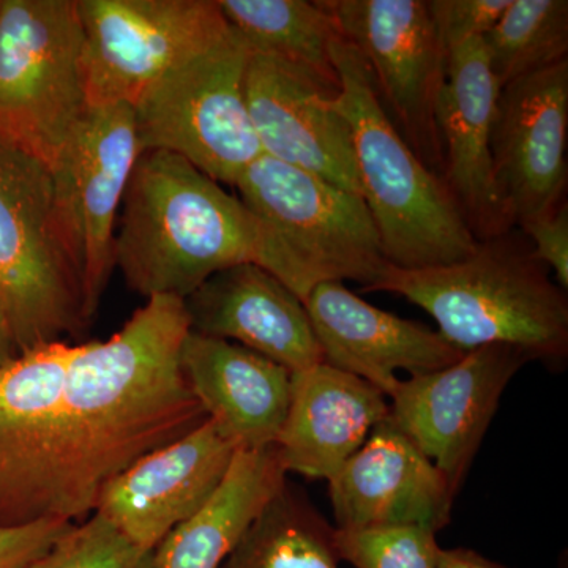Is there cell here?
Returning <instances> with one entry per match:
<instances>
[{"label": "cell", "mask_w": 568, "mask_h": 568, "mask_svg": "<svg viewBox=\"0 0 568 568\" xmlns=\"http://www.w3.org/2000/svg\"><path fill=\"white\" fill-rule=\"evenodd\" d=\"M183 298H145L106 342L78 345L41 470V519L80 523L145 455L207 420L181 368Z\"/></svg>", "instance_id": "obj_1"}, {"label": "cell", "mask_w": 568, "mask_h": 568, "mask_svg": "<svg viewBox=\"0 0 568 568\" xmlns=\"http://www.w3.org/2000/svg\"><path fill=\"white\" fill-rule=\"evenodd\" d=\"M252 215L192 163L142 152L115 226L114 268L142 297L185 298L216 272L253 263Z\"/></svg>", "instance_id": "obj_2"}, {"label": "cell", "mask_w": 568, "mask_h": 568, "mask_svg": "<svg viewBox=\"0 0 568 568\" xmlns=\"http://www.w3.org/2000/svg\"><path fill=\"white\" fill-rule=\"evenodd\" d=\"M402 295L424 308L439 334L463 353L481 346L517 347L530 361L562 365L568 355L566 290L518 230L478 242L458 263L405 271L388 265L365 293Z\"/></svg>", "instance_id": "obj_3"}, {"label": "cell", "mask_w": 568, "mask_h": 568, "mask_svg": "<svg viewBox=\"0 0 568 568\" xmlns=\"http://www.w3.org/2000/svg\"><path fill=\"white\" fill-rule=\"evenodd\" d=\"M336 106L353 132L362 200L388 265L405 271L466 260L478 242L439 174L420 162L388 118L372 74L353 44H334Z\"/></svg>", "instance_id": "obj_4"}, {"label": "cell", "mask_w": 568, "mask_h": 568, "mask_svg": "<svg viewBox=\"0 0 568 568\" xmlns=\"http://www.w3.org/2000/svg\"><path fill=\"white\" fill-rule=\"evenodd\" d=\"M234 189L253 219V264L302 302L321 283L353 280L365 293L386 274L362 197L267 155L254 160Z\"/></svg>", "instance_id": "obj_5"}, {"label": "cell", "mask_w": 568, "mask_h": 568, "mask_svg": "<svg viewBox=\"0 0 568 568\" xmlns=\"http://www.w3.org/2000/svg\"><path fill=\"white\" fill-rule=\"evenodd\" d=\"M0 304L20 354L89 324L48 164L0 138Z\"/></svg>", "instance_id": "obj_6"}, {"label": "cell", "mask_w": 568, "mask_h": 568, "mask_svg": "<svg viewBox=\"0 0 568 568\" xmlns=\"http://www.w3.org/2000/svg\"><path fill=\"white\" fill-rule=\"evenodd\" d=\"M248 59V44L230 26L153 82L133 106L141 151L173 153L234 186L263 155L246 106Z\"/></svg>", "instance_id": "obj_7"}, {"label": "cell", "mask_w": 568, "mask_h": 568, "mask_svg": "<svg viewBox=\"0 0 568 568\" xmlns=\"http://www.w3.org/2000/svg\"><path fill=\"white\" fill-rule=\"evenodd\" d=\"M78 0H0V138L51 166L88 108Z\"/></svg>", "instance_id": "obj_8"}, {"label": "cell", "mask_w": 568, "mask_h": 568, "mask_svg": "<svg viewBox=\"0 0 568 568\" xmlns=\"http://www.w3.org/2000/svg\"><path fill=\"white\" fill-rule=\"evenodd\" d=\"M133 106H88L51 164L63 244L91 323L114 271L115 226L141 156Z\"/></svg>", "instance_id": "obj_9"}, {"label": "cell", "mask_w": 568, "mask_h": 568, "mask_svg": "<svg viewBox=\"0 0 568 568\" xmlns=\"http://www.w3.org/2000/svg\"><path fill=\"white\" fill-rule=\"evenodd\" d=\"M88 106L129 104L227 28L219 0H78Z\"/></svg>", "instance_id": "obj_10"}, {"label": "cell", "mask_w": 568, "mask_h": 568, "mask_svg": "<svg viewBox=\"0 0 568 568\" xmlns=\"http://www.w3.org/2000/svg\"><path fill=\"white\" fill-rule=\"evenodd\" d=\"M339 32L364 59L377 97L420 162L443 178L437 104L447 52L426 0H323Z\"/></svg>", "instance_id": "obj_11"}, {"label": "cell", "mask_w": 568, "mask_h": 568, "mask_svg": "<svg viewBox=\"0 0 568 568\" xmlns=\"http://www.w3.org/2000/svg\"><path fill=\"white\" fill-rule=\"evenodd\" d=\"M530 357L517 347L469 351L454 365L399 381L388 420L446 477L455 496L508 383Z\"/></svg>", "instance_id": "obj_12"}, {"label": "cell", "mask_w": 568, "mask_h": 568, "mask_svg": "<svg viewBox=\"0 0 568 568\" xmlns=\"http://www.w3.org/2000/svg\"><path fill=\"white\" fill-rule=\"evenodd\" d=\"M339 89L313 71L250 51L246 106L263 155L362 197L353 132L336 106Z\"/></svg>", "instance_id": "obj_13"}, {"label": "cell", "mask_w": 568, "mask_h": 568, "mask_svg": "<svg viewBox=\"0 0 568 568\" xmlns=\"http://www.w3.org/2000/svg\"><path fill=\"white\" fill-rule=\"evenodd\" d=\"M568 61L500 89L491 130L497 186L515 227L566 203Z\"/></svg>", "instance_id": "obj_14"}, {"label": "cell", "mask_w": 568, "mask_h": 568, "mask_svg": "<svg viewBox=\"0 0 568 568\" xmlns=\"http://www.w3.org/2000/svg\"><path fill=\"white\" fill-rule=\"evenodd\" d=\"M239 448L212 420L168 444L115 477L97 504L133 544L153 551L211 500Z\"/></svg>", "instance_id": "obj_15"}, {"label": "cell", "mask_w": 568, "mask_h": 568, "mask_svg": "<svg viewBox=\"0 0 568 568\" xmlns=\"http://www.w3.org/2000/svg\"><path fill=\"white\" fill-rule=\"evenodd\" d=\"M499 92L484 39L467 40L448 52L446 84L437 104L443 179L477 242L515 227L493 166L491 130Z\"/></svg>", "instance_id": "obj_16"}, {"label": "cell", "mask_w": 568, "mask_h": 568, "mask_svg": "<svg viewBox=\"0 0 568 568\" xmlns=\"http://www.w3.org/2000/svg\"><path fill=\"white\" fill-rule=\"evenodd\" d=\"M304 305L325 364L361 377L388 398L398 387L399 369L410 377L428 375L466 354L439 332L369 305L339 282L317 284Z\"/></svg>", "instance_id": "obj_17"}, {"label": "cell", "mask_w": 568, "mask_h": 568, "mask_svg": "<svg viewBox=\"0 0 568 568\" xmlns=\"http://www.w3.org/2000/svg\"><path fill=\"white\" fill-rule=\"evenodd\" d=\"M328 493L336 529L418 526L437 534L455 499L432 459L388 418L328 480Z\"/></svg>", "instance_id": "obj_18"}, {"label": "cell", "mask_w": 568, "mask_h": 568, "mask_svg": "<svg viewBox=\"0 0 568 568\" xmlns=\"http://www.w3.org/2000/svg\"><path fill=\"white\" fill-rule=\"evenodd\" d=\"M183 304L194 334L237 343L291 373L324 362L304 302L260 265L216 272Z\"/></svg>", "instance_id": "obj_19"}, {"label": "cell", "mask_w": 568, "mask_h": 568, "mask_svg": "<svg viewBox=\"0 0 568 568\" xmlns=\"http://www.w3.org/2000/svg\"><path fill=\"white\" fill-rule=\"evenodd\" d=\"M78 345L50 343L0 368V528L40 521L41 470Z\"/></svg>", "instance_id": "obj_20"}, {"label": "cell", "mask_w": 568, "mask_h": 568, "mask_svg": "<svg viewBox=\"0 0 568 568\" xmlns=\"http://www.w3.org/2000/svg\"><path fill=\"white\" fill-rule=\"evenodd\" d=\"M386 398L372 384L325 362L293 373L290 409L275 444L284 470L331 480L373 428L387 420Z\"/></svg>", "instance_id": "obj_21"}, {"label": "cell", "mask_w": 568, "mask_h": 568, "mask_svg": "<svg viewBox=\"0 0 568 568\" xmlns=\"http://www.w3.org/2000/svg\"><path fill=\"white\" fill-rule=\"evenodd\" d=\"M181 368L193 395L239 450L274 447L291 403L293 373L237 343L194 334Z\"/></svg>", "instance_id": "obj_22"}, {"label": "cell", "mask_w": 568, "mask_h": 568, "mask_svg": "<svg viewBox=\"0 0 568 568\" xmlns=\"http://www.w3.org/2000/svg\"><path fill=\"white\" fill-rule=\"evenodd\" d=\"M286 476L275 446L239 450L211 500L153 549L155 568H220Z\"/></svg>", "instance_id": "obj_23"}, {"label": "cell", "mask_w": 568, "mask_h": 568, "mask_svg": "<svg viewBox=\"0 0 568 568\" xmlns=\"http://www.w3.org/2000/svg\"><path fill=\"white\" fill-rule=\"evenodd\" d=\"M219 6L250 51L274 55L339 84L332 51L342 32L323 0H219Z\"/></svg>", "instance_id": "obj_24"}, {"label": "cell", "mask_w": 568, "mask_h": 568, "mask_svg": "<svg viewBox=\"0 0 568 568\" xmlns=\"http://www.w3.org/2000/svg\"><path fill=\"white\" fill-rule=\"evenodd\" d=\"M335 528L290 480L220 568H338Z\"/></svg>", "instance_id": "obj_25"}, {"label": "cell", "mask_w": 568, "mask_h": 568, "mask_svg": "<svg viewBox=\"0 0 568 568\" xmlns=\"http://www.w3.org/2000/svg\"><path fill=\"white\" fill-rule=\"evenodd\" d=\"M484 43L499 89L568 61L567 0H510Z\"/></svg>", "instance_id": "obj_26"}, {"label": "cell", "mask_w": 568, "mask_h": 568, "mask_svg": "<svg viewBox=\"0 0 568 568\" xmlns=\"http://www.w3.org/2000/svg\"><path fill=\"white\" fill-rule=\"evenodd\" d=\"M29 568H155V556L93 511Z\"/></svg>", "instance_id": "obj_27"}, {"label": "cell", "mask_w": 568, "mask_h": 568, "mask_svg": "<svg viewBox=\"0 0 568 568\" xmlns=\"http://www.w3.org/2000/svg\"><path fill=\"white\" fill-rule=\"evenodd\" d=\"M339 560L354 568H437L440 548L436 532L418 526L336 529Z\"/></svg>", "instance_id": "obj_28"}, {"label": "cell", "mask_w": 568, "mask_h": 568, "mask_svg": "<svg viewBox=\"0 0 568 568\" xmlns=\"http://www.w3.org/2000/svg\"><path fill=\"white\" fill-rule=\"evenodd\" d=\"M510 0H428L429 14L447 54L470 39H484Z\"/></svg>", "instance_id": "obj_29"}, {"label": "cell", "mask_w": 568, "mask_h": 568, "mask_svg": "<svg viewBox=\"0 0 568 568\" xmlns=\"http://www.w3.org/2000/svg\"><path fill=\"white\" fill-rule=\"evenodd\" d=\"M65 519H40L0 528V568H29L73 526Z\"/></svg>", "instance_id": "obj_30"}, {"label": "cell", "mask_w": 568, "mask_h": 568, "mask_svg": "<svg viewBox=\"0 0 568 568\" xmlns=\"http://www.w3.org/2000/svg\"><path fill=\"white\" fill-rule=\"evenodd\" d=\"M528 237L532 252L545 267L555 272L562 290L568 287V204L544 219L518 227Z\"/></svg>", "instance_id": "obj_31"}, {"label": "cell", "mask_w": 568, "mask_h": 568, "mask_svg": "<svg viewBox=\"0 0 568 568\" xmlns=\"http://www.w3.org/2000/svg\"><path fill=\"white\" fill-rule=\"evenodd\" d=\"M437 568H507L493 562L473 549H440Z\"/></svg>", "instance_id": "obj_32"}, {"label": "cell", "mask_w": 568, "mask_h": 568, "mask_svg": "<svg viewBox=\"0 0 568 568\" xmlns=\"http://www.w3.org/2000/svg\"><path fill=\"white\" fill-rule=\"evenodd\" d=\"M18 355H20V351H18L9 320H7L6 312H3V306L0 304V368L10 364Z\"/></svg>", "instance_id": "obj_33"}]
</instances>
